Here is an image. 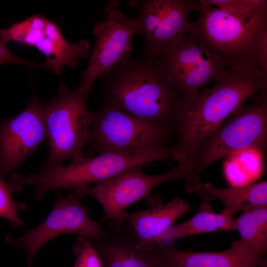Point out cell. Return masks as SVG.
Here are the masks:
<instances>
[{"label": "cell", "mask_w": 267, "mask_h": 267, "mask_svg": "<svg viewBox=\"0 0 267 267\" xmlns=\"http://www.w3.org/2000/svg\"><path fill=\"white\" fill-rule=\"evenodd\" d=\"M267 92V71L228 69L209 89L183 98L175 132L177 139L171 155L184 161L230 115L256 92Z\"/></svg>", "instance_id": "1"}, {"label": "cell", "mask_w": 267, "mask_h": 267, "mask_svg": "<svg viewBox=\"0 0 267 267\" xmlns=\"http://www.w3.org/2000/svg\"><path fill=\"white\" fill-rule=\"evenodd\" d=\"M103 78L105 104L175 131L183 97L157 57H130Z\"/></svg>", "instance_id": "2"}, {"label": "cell", "mask_w": 267, "mask_h": 267, "mask_svg": "<svg viewBox=\"0 0 267 267\" xmlns=\"http://www.w3.org/2000/svg\"><path fill=\"white\" fill-rule=\"evenodd\" d=\"M199 15L188 33L216 54L227 69L267 71V0L249 16H238L197 0Z\"/></svg>", "instance_id": "3"}, {"label": "cell", "mask_w": 267, "mask_h": 267, "mask_svg": "<svg viewBox=\"0 0 267 267\" xmlns=\"http://www.w3.org/2000/svg\"><path fill=\"white\" fill-rule=\"evenodd\" d=\"M174 148L173 145L134 154L105 153L93 157L83 155L71 160L66 166L42 167L37 174L20 177V181L22 184L34 185L35 197L40 200L50 190L72 189L90 183H100L133 167L167 161L171 158Z\"/></svg>", "instance_id": "4"}, {"label": "cell", "mask_w": 267, "mask_h": 267, "mask_svg": "<svg viewBox=\"0 0 267 267\" xmlns=\"http://www.w3.org/2000/svg\"><path fill=\"white\" fill-rule=\"evenodd\" d=\"M267 145V92L251 104L235 110L184 161L198 185L202 172L212 164L248 148L266 154Z\"/></svg>", "instance_id": "5"}, {"label": "cell", "mask_w": 267, "mask_h": 267, "mask_svg": "<svg viewBox=\"0 0 267 267\" xmlns=\"http://www.w3.org/2000/svg\"><path fill=\"white\" fill-rule=\"evenodd\" d=\"M90 91L79 87L71 90L60 82L57 95L43 104L49 149L44 168L62 166L84 155L82 148L92 119L86 103Z\"/></svg>", "instance_id": "6"}, {"label": "cell", "mask_w": 267, "mask_h": 267, "mask_svg": "<svg viewBox=\"0 0 267 267\" xmlns=\"http://www.w3.org/2000/svg\"><path fill=\"white\" fill-rule=\"evenodd\" d=\"M85 146L93 153L134 154L168 146L175 131L105 104L92 112Z\"/></svg>", "instance_id": "7"}, {"label": "cell", "mask_w": 267, "mask_h": 267, "mask_svg": "<svg viewBox=\"0 0 267 267\" xmlns=\"http://www.w3.org/2000/svg\"><path fill=\"white\" fill-rule=\"evenodd\" d=\"M143 166H136L106 181L86 185L74 189L73 192L80 198L89 195L95 199L104 211V220L120 219L126 209L143 198L155 204L157 195L151 191L158 185L177 179L183 180L188 193L194 192V185L190 168L186 162L162 174L149 175L142 172Z\"/></svg>", "instance_id": "8"}, {"label": "cell", "mask_w": 267, "mask_h": 267, "mask_svg": "<svg viewBox=\"0 0 267 267\" xmlns=\"http://www.w3.org/2000/svg\"><path fill=\"white\" fill-rule=\"evenodd\" d=\"M117 1H110L104 9L105 18L93 28L95 42L80 87L91 90L94 82L104 78L125 60L133 50V39L140 33L137 18L125 16Z\"/></svg>", "instance_id": "9"}, {"label": "cell", "mask_w": 267, "mask_h": 267, "mask_svg": "<svg viewBox=\"0 0 267 267\" xmlns=\"http://www.w3.org/2000/svg\"><path fill=\"white\" fill-rule=\"evenodd\" d=\"M80 199L74 193L66 197L58 194L51 212L42 223L20 237L6 235L7 243L25 253L27 267H31L33 259L40 248L56 236L76 234L89 237L109 234L89 217V209L81 203Z\"/></svg>", "instance_id": "10"}, {"label": "cell", "mask_w": 267, "mask_h": 267, "mask_svg": "<svg viewBox=\"0 0 267 267\" xmlns=\"http://www.w3.org/2000/svg\"><path fill=\"white\" fill-rule=\"evenodd\" d=\"M0 37L6 44L13 41L35 47L45 56L44 69L57 74L64 67L75 68L80 58L91 53L89 42L82 40L75 43L67 41L60 28L41 14L0 29Z\"/></svg>", "instance_id": "11"}, {"label": "cell", "mask_w": 267, "mask_h": 267, "mask_svg": "<svg viewBox=\"0 0 267 267\" xmlns=\"http://www.w3.org/2000/svg\"><path fill=\"white\" fill-rule=\"evenodd\" d=\"M156 57L183 98L195 94L205 85L219 81L228 69L216 54L207 49L188 33Z\"/></svg>", "instance_id": "12"}, {"label": "cell", "mask_w": 267, "mask_h": 267, "mask_svg": "<svg viewBox=\"0 0 267 267\" xmlns=\"http://www.w3.org/2000/svg\"><path fill=\"white\" fill-rule=\"evenodd\" d=\"M140 35L145 40L144 55L156 56L188 33V16L196 10L195 0H143L134 4Z\"/></svg>", "instance_id": "13"}, {"label": "cell", "mask_w": 267, "mask_h": 267, "mask_svg": "<svg viewBox=\"0 0 267 267\" xmlns=\"http://www.w3.org/2000/svg\"><path fill=\"white\" fill-rule=\"evenodd\" d=\"M47 139L43 104L33 94L21 112L0 123V178L18 168Z\"/></svg>", "instance_id": "14"}, {"label": "cell", "mask_w": 267, "mask_h": 267, "mask_svg": "<svg viewBox=\"0 0 267 267\" xmlns=\"http://www.w3.org/2000/svg\"><path fill=\"white\" fill-rule=\"evenodd\" d=\"M110 221L112 234L86 237L98 254L103 267H161L155 246H140L124 220Z\"/></svg>", "instance_id": "15"}, {"label": "cell", "mask_w": 267, "mask_h": 267, "mask_svg": "<svg viewBox=\"0 0 267 267\" xmlns=\"http://www.w3.org/2000/svg\"><path fill=\"white\" fill-rule=\"evenodd\" d=\"M155 250L161 265L166 267H257L267 262L239 240L219 252H187L172 246Z\"/></svg>", "instance_id": "16"}, {"label": "cell", "mask_w": 267, "mask_h": 267, "mask_svg": "<svg viewBox=\"0 0 267 267\" xmlns=\"http://www.w3.org/2000/svg\"><path fill=\"white\" fill-rule=\"evenodd\" d=\"M189 204L178 197L165 204L133 213L125 212L121 217L132 228L140 246H155V240L173 225L175 221L187 211Z\"/></svg>", "instance_id": "17"}, {"label": "cell", "mask_w": 267, "mask_h": 267, "mask_svg": "<svg viewBox=\"0 0 267 267\" xmlns=\"http://www.w3.org/2000/svg\"><path fill=\"white\" fill-rule=\"evenodd\" d=\"M196 193L203 202L220 200L223 210L233 216L240 211L267 206L266 180L222 188L210 182L202 183Z\"/></svg>", "instance_id": "18"}, {"label": "cell", "mask_w": 267, "mask_h": 267, "mask_svg": "<svg viewBox=\"0 0 267 267\" xmlns=\"http://www.w3.org/2000/svg\"><path fill=\"white\" fill-rule=\"evenodd\" d=\"M233 216L224 210L214 212L208 202H203L196 213L187 221L172 225L155 241L159 247L172 246L177 239L189 236L216 231L232 230Z\"/></svg>", "instance_id": "19"}, {"label": "cell", "mask_w": 267, "mask_h": 267, "mask_svg": "<svg viewBox=\"0 0 267 267\" xmlns=\"http://www.w3.org/2000/svg\"><path fill=\"white\" fill-rule=\"evenodd\" d=\"M232 230L238 231L242 242L258 255L267 251V206L248 209L233 219Z\"/></svg>", "instance_id": "20"}, {"label": "cell", "mask_w": 267, "mask_h": 267, "mask_svg": "<svg viewBox=\"0 0 267 267\" xmlns=\"http://www.w3.org/2000/svg\"><path fill=\"white\" fill-rule=\"evenodd\" d=\"M23 184L19 181V176L13 174L9 180L5 182L0 178V217L6 220L13 227L22 226L23 220L18 212L26 209L25 204L14 200L13 194L22 190Z\"/></svg>", "instance_id": "21"}, {"label": "cell", "mask_w": 267, "mask_h": 267, "mask_svg": "<svg viewBox=\"0 0 267 267\" xmlns=\"http://www.w3.org/2000/svg\"><path fill=\"white\" fill-rule=\"evenodd\" d=\"M201 2L217 8L232 15L249 16L262 4L264 0H199Z\"/></svg>", "instance_id": "22"}, {"label": "cell", "mask_w": 267, "mask_h": 267, "mask_svg": "<svg viewBox=\"0 0 267 267\" xmlns=\"http://www.w3.org/2000/svg\"><path fill=\"white\" fill-rule=\"evenodd\" d=\"M73 250L76 256L73 267H103L98 254L85 237L78 236Z\"/></svg>", "instance_id": "23"}, {"label": "cell", "mask_w": 267, "mask_h": 267, "mask_svg": "<svg viewBox=\"0 0 267 267\" xmlns=\"http://www.w3.org/2000/svg\"><path fill=\"white\" fill-rule=\"evenodd\" d=\"M8 63L22 64L31 70L35 67H41L44 69L43 64L33 63L15 55L8 48L6 44L0 37V66Z\"/></svg>", "instance_id": "24"}, {"label": "cell", "mask_w": 267, "mask_h": 267, "mask_svg": "<svg viewBox=\"0 0 267 267\" xmlns=\"http://www.w3.org/2000/svg\"><path fill=\"white\" fill-rule=\"evenodd\" d=\"M161 267H166L161 265Z\"/></svg>", "instance_id": "25"}]
</instances>
